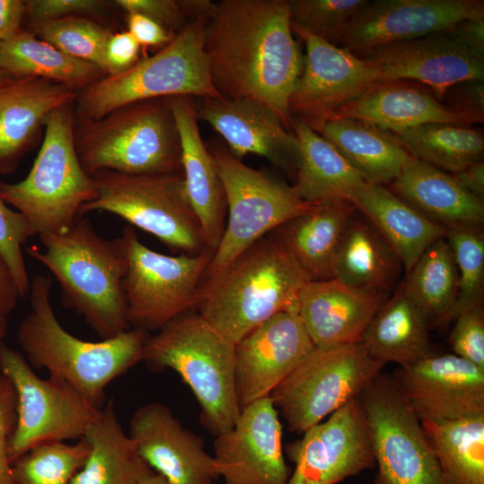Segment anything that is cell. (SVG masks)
Listing matches in <instances>:
<instances>
[{
    "label": "cell",
    "mask_w": 484,
    "mask_h": 484,
    "mask_svg": "<svg viewBox=\"0 0 484 484\" xmlns=\"http://www.w3.org/2000/svg\"><path fill=\"white\" fill-rule=\"evenodd\" d=\"M287 0H222L204 38L211 80L227 99H251L291 128L290 98L303 71Z\"/></svg>",
    "instance_id": "obj_1"
},
{
    "label": "cell",
    "mask_w": 484,
    "mask_h": 484,
    "mask_svg": "<svg viewBox=\"0 0 484 484\" xmlns=\"http://www.w3.org/2000/svg\"><path fill=\"white\" fill-rule=\"evenodd\" d=\"M51 287L52 278L45 274L30 281V311L17 330L24 357L33 368L47 369L102 408L107 386L142 361L148 333L130 328L99 341L81 340L56 318Z\"/></svg>",
    "instance_id": "obj_2"
},
{
    "label": "cell",
    "mask_w": 484,
    "mask_h": 484,
    "mask_svg": "<svg viewBox=\"0 0 484 484\" xmlns=\"http://www.w3.org/2000/svg\"><path fill=\"white\" fill-rule=\"evenodd\" d=\"M39 238L44 250L26 246L25 252L52 273L63 305L81 315L101 340L129 330L120 238H102L82 217L65 233Z\"/></svg>",
    "instance_id": "obj_3"
},
{
    "label": "cell",
    "mask_w": 484,
    "mask_h": 484,
    "mask_svg": "<svg viewBox=\"0 0 484 484\" xmlns=\"http://www.w3.org/2000/svg\"><path fill=\"white\" fill-rule=\"evenodd\" d=\"M308 281L273 236L263 238L200 290L198 314L235 345L273 315L298 310Z\"/></svg>",
    "instance_id": "obj_4"
},
{
    "label": "cell",
    "mask_w": 484,
    "mask_h": 484,
    "mask_svg": "<svg viewBox=\"0 0 484 484\" xmlns=\"http://www.w3.org/2000/svg\"><path fill=\"white\" fill-rule=\"evenodd\" d=\"M170 98L134 102L99 120L74 118V146L82 168L90 174L182 172L180 137Z\"/></svg>",
    "instance_id": "obj_5"
},
{
    "label": "cell",
    "mask_w": 484,
    "mask_h": 484,
    "mask_svg": "<svg viewBox=\"0 0 484 484\" xmlns=\"http://www.w3.org/2000/svg\"><path fill=\"white\" fill-rule=\"evenodd\" d=\"M74 118V102L54 109L27 177L0 181L1 198L26 218L34 236L65 233L82 218V207L97 197L94 179L75 151Z\"/></svg>",
    "instance_id": "obj_6"
},
{
    "label": "cell",
    "mask_w": 484,
    "mask_h": 484,
    "mask_svg": "<svg viewBox=\"0 0 484 484\" xmlns=\"http://www.w3.org/2000/svg\"><path fill=\"white\" fill-rule=\"evenodd\" d=\"M142 361L170 368L189 386L203 423L215 436L232 428L240 414L235 385V345L199 314L186 313L149 336Z\"/></svg>",
    "instance_id": "obj_7"
},
{
    "label": "cell",
    "mask_w": 484,
    "mask_h": 484,
    "mask_svg": "<svg viewBox=\"0 0 484 484\" xmlns=\"http://www.w3.org/2000/svg\"><path fill=\"white\" fill-rule=\"evenodd\" d=\"M210 15L190 19L173 39L125 72L105 75L81 91L74 102L77 120H99L125 105L174 96L222 99L212 85L204 52Z\"/></svg>",
    "instance_id": "obj_8"
},
{
    "label": "cell",
    "mask_w": 484,
    "mask_h": 484,
    "mask_svg": "<svg viewBox=\"0 0 484 484\" xmlns=\"http://www.w3.org/2000/svg\"><path fill=\"white\" fill-rule=\"evenodd\" d=\"M210 151L223 182L229 217L200 290L212 283L266 233L317 204L303 201L292 186L248 167L224 144L217 143Z\"/></svg>",
    "instance_id": "obj_9"
},
{
    "label": "cell",
    "mask_w": 484,
    "mask_h": 484,
    "mask_svg": "<svg viewBox=\"0 0 484 484\" xmlns=\"http://www.w3.org/2000/svg\"><path fill=\"white\" fill-rule=\"evenodd\" d=\"M91 175L98 194L82 207L81 217L107 212L153 235L173 251L194 255L207 249L187 200L182 172L129 175L99 170Z\"/></svg>",
    "instance_id": "obj_10"
},
{
    "label": "cell",
    "mask_w": 484,
    "mask_h": 484,
    "mask_svg": "<svg viewBox=\"0 0 484 484\" xmlns=\"http://www.w3.org/2000/svg\"><path fill=\"white\" fill-rule=\"evenodd\" d=\"M119 238L126 258L123 288L130 328L157 332L197 306L213 251L160 254L143 244L132 226Z\"/></svg>",
    "instance_id": "obj_11"
},
{
    "label": "cell",
    "mask_w": 484,
    "mask_h": 484,
    "mask_svg": "<svg viewBox=\"0 0 484 484\" xmlns=\"http://www.w3.org/2000/svg\"><path fill=\"white\" fill-rule=\"evenodd\" d=\"M385 365L362 341L315 348L269 397L290 430L304 433L357 398Z\"/></svg>",
    "instance_id": "obj_12"
},
{
    "label": "cell",
    "mask_w": 484,
    "mask_h": 484,
    "mask_svg": "<svg viewBox=\"0 0 484 484\" xmlns=\"http://www.w3.org/2000/svg\"><path fill=\"white\" fill-rule=\"evenodd\" d=\"M1 374L12 383L17 400L16 425L9 445L13 464L45 443L81 439L101 408L55 376L39 377L19 351L3 346Z\"/></svg>",
    "instance_id": "obj_13"
},
{
    "label": "cell",
    "mask_w": 484,
    "mask_h": 484,
    "mask_svg": "<svg viewBox=\"0 0 484 484\" xmlns=\"http://www.w3.org/2000/svg\"><path fill=\"white\" fill-rule=\"evenodd\" d=\"M376 474L371 484H444L421 422L392 378L381 374L359 393Z\"/></svg>",
    "instance_id": "obj_14"
},
{
    "label": "cell",
    "mask_w": 484,
    "mask_h": 484,
    "mask_svg": "<svg viewBox=\"0 0 484 484\" xmlns=\"http://www.w3.org/2000/svg\"><path fill=\"white\" fill-rule=\"evenodd\" d=\"M285 451L294 463L286 484H336L376 465L359 396L307 429Z\"/></svg>",
    "instance_id": "obj_15"
},
{
    "label": "cell",
    "mask_w": 484,
    "mask_h": 484,
    "mask_svg": "<svg viewBox=\"0 0 484 484\" xmlns=\"http://www.w3.org/2000/svg\"><path fill=\"white\" fill-rule=\"evenodd\" d=\"M306 48L302 73L289 101L292 120L316 130L340 107L378 82L372 64L291 23Z\"/></svg>",
    "instance_id": "obj_16"
},
{
    "label": "cell",
    "mask_w": 484,
    "mask_h": 484,
    "mask_svg": "<svg viewBox=\"0 0 484 484\" xmlns=\"http://www.w3.org/2000/svg\"><path fill=\"white\" fill-rule=\"evenodd\" d=\"M481 19L482 0L368 1L339 47L360 56L382 46L446 32L462 22Z\"/></svg>",
    "instance_id": "obj_17"
},
{
    "label": "cell",
    "mask_w": 484,
    "mask_h": 484,
    "mask_svg": "<svg viewBox=\"0 0 484 484\" xmlns=\"http://www.w3.org/2000/svg\"><path fill=\"white\" fill-rule=\"evenodd\" d=\"M213 447L225 484H286L290 477L279 411L270 397L244 407L232 428L216 436Z\"/></svg>",
    "instance_id": "obj_18"
},
{
    "label": "cell",
    "mask_w": 484,
    "mask_h": 484,
    "mask_svg": "<svg viewBox=\"0 0 484 484\" xmlns=\"http://www.w3.org/2000/svg\"><path fill=\"white\" fill-rule=\"evenodd\" d=\"M419 420L484 414V369L455 354H433L400 367L392 378Z\"/></svg>",
    "instance_id": "obj_19"
},
{
    "label": "cell",
    "mask_w": 484,
    "mask_h": 484,
    "mask_svg": "<svg viewBox=\"0 0 484 484\" xmlns=\"http://www.w3.org/2000/svg\"><path fill=\"white\" fill-rule=\"evenodd\" d=\"M298 310L281 312L235 344L240 410L271 393L315 349Z\"/></svg>",
    "instance_id": "obj_20"
},
{
    "label": "cell",
    "mask_w": 484,
    "mask_h": 484,
    "mask_svg": "<svg viewBox=\"0 0 484 484\" xmlns=\"http://www.w3.org/2000/svg\"><path fill=\"white\" fill-rule=\"evenodd\" d=\"M373 65L378 82L411 81L430 89L438 99L451 87L483 81L484 57L449 31L382 46L359 56Z\"/></svg>",
    "instance_id": "obj_21"
},
{
    "label": "cell",
    "mask_w": 484,
    "mask_h": 484,
    "mask_svg": "<svg viewBox=\"0 0 484 484\" xmlns=\"http://www.w3.org/2000/svg\"><path fill=\"white\" fill-rule=\"evenodd\" d=\"M128 436L139 456L169 484H213L219 478L214 457L201 437L185 428L160 402L138 408Z\"/></svg>",
    "instance_id": "obj_22"
},
{
    "label": "cell",
    "mask_w": 484,
    "mask_h": 484,
    "mask_svg": "<svg viewBox=\"0 0 484 484\" xmlns=\"http://www.w3.org/2000/svg\"><path fill=\"white\" fill-rule=\"evenodd\" d=\"M387 293L348 286L332 279L308 281L298 298V314L315 348L361 341Z\"/></svg>",
    "instance_id": "obj_23"
},
{
    "label": "cell",
    "mask_w": 484,
    "mask_h": 484,
    "mask_svg": "<svg viewBox=\"0 0 484 484\" xmlns=\"http://www.w3.org/2000/svg\"><path fill=\"white\" fill-rule=\"evenodd\" d=\"M181 144V166L189 204L201 226L208 250L215 251L224 229L227 212L223 182L216 161L203 143L193 98H170Z\"/></svg>",
    "instance_id": "obj_24"
},
{
    "label": "cell",
    "mask_w": 484,
    "mask_h": 484,
    "mask_svg": "<svg viewBox=\"0 0 484 484\" xmlns=\"http://www.w3.org/2000/svg\"><path fill=\"white\" fill-rule=\"evenodd\" d=\"M198 119L207 122L240 159L256 154L280 167L294 160L298 166V142L266 105L251 99H203Z\"/></svg>",
    "instance_id": "obj_25"
},
{
    "label": "cell",
    "mask_w": 484,
    "mask_h": 484,
    "mask_svg": "<svg viewBox=\"0 0 484 484\" xmlns=\"http://www.w3.org/2000/svg\"><path fill=\"white\" fill-rule=\"evenodd\" d=\"M78 93L45 79L8 78L0 83V173H13L35 145L48 116Z\"/></svg>",
    "instance_id": "obj_26"
},
{
    "label": "cell",
    "mask_w": 484,
    "mask_h": 484,
    "mask_svg": "<svg viewBox=\"0 0 484 484\" xmlns=\"http://www.w3.org/2000/svg\"><path fill=\"white\" fill-rule=\"evenodd\" d=\"M333 118L362 120L391 133L430 123H480L440 101L428 87L405 80L375 84L337 108L327 120Z\"/></svg>",
    "instance_id": "obj_27"
},
{
    "label": "cell",
    "mask_w": 484,
    "mask_h": 484,
    "mask_svg": "<svg viewBox=\"0 0 484 484\" xmlns=\"http://www.w3.org/2000/svg\"><path fill=\"white\" fill-rule=\"evenodd\" d=\"M356 212L348 201L317 203L274 229L273 237L310 281L332 280L340 244Z\"/></svg>",
    "instance_id": "obj_28"
},
{
    "label": "cell",
    "mask_w": 484,
    "mask_h": 484,
    "mask_svg": "<svg viewBox=\"0 0 484 484\" xmlns=\"http://www.w3.org/2000/svg\"><path fill=\"white\" fill-rule=\"evenodd\" d=\"M352 203L391 246L406 274L422 253L435 241L445 238L448 230L385 186L366 183Z\"/></svg>",
    "instance_id": "obj_29"
},
{
    "label": "cell",
    "mask_w": 484,
    "mask_h": 484,
    "mask_svg": "<svg viewBox=\"0 0 484 484\" xmlns=\"http://www.w3.org/2000/svg\"><path fill=\"white\" fill-rule=\"evenodd\" d=\"M388 189L429 220L447 229L480 225L482 199L463 188L452 174L419 160L407 165Z\"/></svg>",
    "instance_id": "obj_30"
},
{
    "label": "cell",
    "mask_w": 484,
    "mask_h": 484,
    "mask_svg": "<svg viewBox=\"0 0 484 484\" xmlns=\"http://www.w3.org/2000/svg\"><path fill=\"white\" fill-rule=\"evenodd\" d=\"M372 185H390L416 158L396 136L370 123L333 118L316 130Z\"/></svg>",
    "instance_id": "obj_31"
},
{
    "label": "cell",
    "mask_w": 484,
    "mask_h": 484,
    "mask_svg": "<svg viewBox=\"0 0 484 484\" xmlns=\"http://www.w3.org/2000/svg\"><path fill=\"white\" fill-rule=\"evenodd\" d=\"M299 161L297 195L311 203L353 200L367 183L344 156L324 136L299 120L291 121Z\"/></svg>",
    "instance_id": "obj_32"
},
{
    "label": "cell",
    "mask_w": 484,
    "mask_h": 484,
    "mask_svg": "<svg viewBox=\"0 0 484 484\" xmlns=\"http://www.w3.org/2000/svg\"><path fill=\"white\" fill-rule=\"evenodd\" d=\"M429 330L428 319L401 284L375 315L361 341L374 359L407 367L435 354Z\"/></svg>",
    "instance_id": "obj_33"
},
{
    "label": "cell",
    "mask_w": 484,
    "mask_h": 484,
    "mask_svg": "<svg viewBox=\"0 0 484 484\" xmlns=\"http://www.w3.org/2000/svg\"><path fill=\"white\" fill-rule=\"evenodd\" d=\"M83 437L90 452L70 484H136L151 470L125 433L111 400L101 408Z\"/></svg>",
    "instance_id": "obj_34"
},
{
    "label": "cell",
    "mask_w": 484,
    "mask_h": 484,
    "mask_svg": "<svg viewBox=\"0 0 484 484\" xmlns=\"http://www.w3.org/2000/svg\"><path fill=\"white\" fill-rule=\"evenodd\" d=\"M0 66L10 78L45 79L77 93L106 75L95 65L73 57L23 29L0 43Z\"/></svg>",
    "instance_id": "obj_35"
},
{
    "label": "cell",
    "mask_w": 484,
    "mask_h": 484,
    "mask_svg": "<svg viewBox=\"0 0 484 484\" xmlns=\"http://www.w3.org/2000/svg\"><path fill=\"white\" fill-rule=\"evenodd\" d=\"M402 264L367 219L350 221L336 255L333 279L348 286L388 293Z\"/></svg>",
    "instance_id": "obj_36"
},
{
    "label": "cell",
    "mask_w": 484,
    "mask_h": 484,
    "mask_svg": "<svg viewBox=\"0 0 484 484\" xmlns=\"http://www.w3.org/2000/svg\"><path fill=\"white\" fill-rule=\"evenodd\" d=\"M420 422L444 484H484V414Z\"/></svg>",
    "instance_id": "obj_37"
},
{
    "label": "cell",
    "mask_w": 484,
    "mask_h": 484,
    "mask_svg": "<svg viewBox=\"0 0 484 484\" xmlns=\"http://www.w3.org/2000/svg\"><path fill=\"white\" fill-rule=\"evenodd\" d=\"M430 328L445 324L457 294V270L445 238L431 244L402 282Z\"/></svg>",
    "instance_id": "obj_38"
},
{
    "label": "cell",
    "mask_w": 484,
    "mask_h": 484,
    "mask_svg": "<svg viewBox=\"0 0 484 484\" xmlns=\"http://www.w3.org/2000/svg\"><path fill=\"white\" fill-rule=\"evenodd\" d=\"M417 159L454 174L482 161V134L467 125L430 123L393 133Z\"/></svg>",
    "instance_id": "obj_39"
},
{
    "label": "cell",
    "mask_w": 484,
    "mask_h": 484,
    "mask_svg": "<svg viewBox=\"0 0 484 484\" xmlns=\"http://www.w3.org/2000/svg\"><path fill=\"white\" fill-rule=\"evenodd\" d=\"M90 452L84 437L75 444L50 442L30 449L12 464L14 484H70Z\"/></svg>",
    "instance_id": "obj_40"
},
{
    "label": "cell",
    "mask_w": 484,
    "mask_h": 484,
    "mask_svg": "<svg viewBox=\"0 0 484 484\" xmlns=\"http://www.w3.org/2000/svg\"><path fill=\"white\" fill-rule=\"evenodd\" d=\"M480 225L450 228L445 238L457 270V294L445 324L482 304L484 287V238Z\"/></svg>",
    "instance_id": "obj_41"
},
{
    "label": "cell",
    "mask_w": 484,
    "mask_h": 484,
    "mask_svg": "<svg viewBox=\"0 0 484 484\" xmlns=\"http://www.w3.org/2000/svg\"><path fill=\"white\" fill-rule=\"evenodd\" d=\"M30 31L62 52L95 65L106 73L104 53L112 33L95 21L70 16L43 22Z\"/></svg>",
    "instance_id": "obj_42"
},
{
    "label": "cell",
    "mask_w": 484,
    "mask_h": 484,
    "mask_svg": "<svg viewBox=\"0 0 484 484\" xmlns=\"http://www.w3.org/2000/svg\"><path fill=\"white\" fill-rule=\"evenodd\" d=\"M367 0H290L291 23L332 45L340 46Z\"/></svg>",
    "instance_id": "obj_43"
},
{
    "label": "cell",
    "mask_w": 484,
    "mask_h": 484,
    "mask_svg": "<svg viewBox=\"0 0 484 484\" xmlns=\"http://www.w3.org/2000/svg\"><path fill=\"white\" fill-rule=\"evenodd\" d=\"M31 237L34 234L26 218L9 208L0 196V255L13 274L21 298L29 295L30 288L22 248Z\"/></svg>",
    "instance_id": "obj_44"
},
{
    "label": "cell",
    "mask_w": 484,
    "mask_h": 484,
    "mask_svg": "<svg viewBox=\"0 0 484 484\" xmlns=\"http://www.w3.org/2000/svg\"><path fill=\"white\" fill-rule=\"evenodd\" d=\"M114 3L127 13L148 16L174 34L195 16H212L216 8V4L209 0H116Z\"/></svg>",
    "instance_id": "obj_45"
},
{
    "label": "cell",
    "mask_w": 484,
    "mask_h": 484,
    "mask_svg": "<svg viewBox=\"0 0 484 484\" xmlns=\"http://www.w3.org/2000/svg\"><path fill=\"white\" fill-rule=\"evenodd\" d=\"M449 342L455 355L484 369V312L482 304L454 320Z\"/></svg>",
    "instance_id": "obj_46"
},
{
    "label": "cell",
    "mask_w": 484,
    "mask_h": 484,
    "mask_svg": "<svg viewBox=\"0 0 484 484\" xmlns=\"http://www.w3.org/2000/svg\"><path fill=\"white\" fill-rule=\"evenodd\" d=\"M107 3L102 0H28L25 17L32 30L43 22L65 17L97 15L104 12Z\"/></svg>",
    "instance_id": "obj_47"
},
{
    "label": "cell",
    "mask_w": 484,
    "mask_h": 484,
    "mask_svg": "<svg viewBox=\"0 0 484 484\" xmlns=\"http://www.w3.org/2000/svg\"><path fill=\"white\" fill-rule=\"evenodd\" d=\"M16 393L12 383L0 374V484H14L9 445L17 418Z\"/></svg>",
    "instance_id": "obj_48"
},
{
    "label": "cell",
    "mask_w": 484,
    "mask_h": 484,
    "mask_svg": "<svg viewBox=\"0 0 484 484\" xmlns=\"http://www.w3.org/2000/svg\"><path fill=\"white\" fill-rule=\"evenodd\" d=\"M141 46L127 31L112 33L104 53L107 75L122 73L139 61Z\"/></svg>",
    "instance_id": "obj_49"
},
{
    "label": "cell",
    "mask_w": 484,
    "mask_h": 484,
    "mask_svg": "<svg viewBox=\"0 0 484 484\" xmlns=\"http://www.w3.org/2000/svg\"><path fill=\"white\" fill-rule=\"evenodd\" d=\"M445 97L449 107L463 114L475 117L480 123L483 121V82L469 81L448 89Z\"/></svg>",
    "instance_id": "obj_50"
},
{
    "label": "cell",
    "mask_w": 484,
    "mask_h": 484,
    "mask_svg": "<svg viewBox=\"0 0 484 484\" xmlns=\"http://www.w3.org/2000/svg\"><path fill=\"white\" fill-rule=\"evenodd\" d=\"M127 31L136 39L142 48L166 46L176 34L166 30L148 16L138 13H127Z\"/></svg>",
    "instance_id": "obj_51"
},
{
    "label": "cell",
    "mask_w": 484,
    "mask_h": 484,
    "mask_svg": "<svg viewBox=\"0 0 484 484\" xmlns=\"http://www.w3.org/2000/svg\"><path fill=\"white\" fill-rule=\"evenodd\" d=\"M26 1L0 0V43L9 40L22 30Z\"/></svg>",
    "instance_id": "obj_52"
},
{
    "label": "cell",
    "mask_w": 484,
    "mask_h": 484,
    "mask_svg": "<svg viewBox=\"0 0 484 484\" xmlns=\"http://www.w3.org/2000/svg\"><path fill=\"white\" fill-rule=\"evenodd\" d=\"M484 19L458 23L449 32L476 55L484 57Z\"/></svg>",
    "instance_id": "obj_53"
},
{
    "label": "cell",
    "mask_w": 484,
    "mask_h": 484,
    "mask_svg": "<svg viewBox=\"0 0 484 484\" xmlns=\"http://www.w3.org/2000/svg\"><path fill=\"white\" fill-rule=\"evenodd\" d=\"M20 298L13 274L0 255V313L10 315L16 307Z\"/></svg>",
    "instance_id": "obj_54"
},
{
    "label": "cell",
    "mask_w": 484,
    "mask_h": 484,
    "mask_svg": "<svg viewBox=\"0 0 484 484\" xmlns=\"http://www.w3.org/2000/svg\"><path fill=\"white\" fill-rule=\"evenodd\" d=\"M454 179L467 191L482 199L484 194V162H475L452 174Z\"/></svg>",
    "instance_id": "obj_55"
},
{
    "label": "cell",
    "mask_w": 484,
    "mask_h": 484,
    "mask_svg": "<svg viewBox=\"0 0 484 484\" xmlns=\"http://www.w3.org/2000/svg\"><path fill=\"white\" fill-rule=\"evenodd\" d=\"M136 484H169L161 475L151 469L146 471L136 482Z\"/></svg>",
    "instance_id": "obj_56"
},
{
    "label": "cell",
    "mask_w": 484,
    "mask_h": 484,
    "mask_svg": "<svg viewBox=\"0 0 484 484\" xmlns=\"http://www.w3.org/2000/svg\"><path fill=\"white\" fill-rule=\"evenodd\" d=\"M7 315H3L0 313V354L1 350L3 346L4 345V338L7 333ZM0 374H1V367H0Z\"/></svg>",
    "instance_id": "obj_57"
},
{
    "label": "cell",
    "mask_w": 484,
    "mask_h": 484,
    "mask_svg": "<svg viewBox=\"0 0 484 484\" xmlns=\"http://www.w3.org/2000/svg\"><path fill=\"white\" fill-rule=\"evenodd\" d=\"M10 77H8L5 73L4 72V70L2 69V67L0 66V83L3 82L4 81H5L6 79H8Z\"/></svg>",
    "instance_id": "obj_58"
}]
</instances>
